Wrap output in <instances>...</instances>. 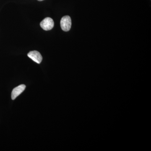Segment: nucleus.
<instances>
[{
	"label": "nucleus",
	"instance_id": "obj_1",
	"mask_svg": "<svg viewBox=\"0 0 151 151\" xmlns=\"http://www.w3.org/2000/svg\"><path fill=\"white\" fill-rule=\"evenodd\" d=\"M60 27L65 32L69 31L71 27V18L69 16L63 17L60 22Z\"/></svg>",
	"mask_w": 151,
	"mask_h": 151
},
{
	"label": "nucleus",
	"instance_id": "obj_2",
	"mask_svg": "<svg viewBox=\"0 0 151 151\" xmlns=\"http://www.w3.org/2000/svg\"><path fill=\"white\" fill-rule=\"evenodd\" d=\"M40 25L44 30H50L54 27V21L51 18L46 17L41 22Z\"/></svg>",
	"mask_w": 151,
	"mask_h": 151
},
{
	"label": "nucleus",
	"instance_id": "obj_3",
	"mask_svg": "<svg viewBox=\"0 0 151 151\" xmlns=\"http://www.w3.org/2000/svg\"><path fill=\"white\" fill-rule=\"evenodd\" d=\"M27 56L31 59H32L34 61L37 63L40 64L42 61V57L40 52L38 51L34 50L29 52Z\"/></svg>",
	"mask_w": 151,
	"mask_h": 151
},
{
	"label": "nucleus",
	"instance_id": "obj_5",
	"mask_svg": "<svg viewBox=\"0 0 151 151\" xmlns=\"http://www.w3.org/2000/svg\"><path fill=\"white\" fill-rule=\"evenodd\" d=\"M37 1H43L44 0H37Z\"/></svg>",
	"mask_w": 151,
	"mask_h": 151
},
{
	"label": "nucleus",
	"instance_id": "obj_4",
	"mask_svg": "<svg viewBox=\"0 0 151 151\" xmlns=\"http://www.w3.org/2000/svg\"><path fill=\"white\" fill-rule=\"evenodd\" d=\"M26 88L25 85L22 84L14 88L12 93V100H14L23 92Z\"/></svg>",
	"mask_w": 151,
	"mask_h": 151
}]
</instances>
